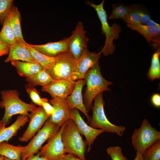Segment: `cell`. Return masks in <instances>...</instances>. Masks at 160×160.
<instances>
[{"label":"cell","mask_w":160,"mask_h":160,"mask_svg":"<svg viewBox=\"0 0 160 160\" xmlns=\"http://www.w3.org/2000/svg\"><path fill=\"white\" fill-rule=\"evenodd\" d=\"M132 9L124 21L126 22L140 23V17L137 12V7L132 6Z\"/></svg>","instance_id":"33"},{"label":"cell","mask_w":160,"mask_h":160,"mask_svg":"<svg viewBox=\"0 0 160 160\" xmlns=\"http://www.w3.org/2000/svg\"><path fill=\"white\" fill-rule=\"evenodd\" d=\"M142 156L144 160H160V139L146 150Z\"/></svg>","instance_id":"29"},{"label":"cell","mask_w":160,"mask_h":160,"mask_svg":"<svg viewBox=\"0 0 160 160\" xmlns=\"http://www.w3.org/2000/svg\"><path fill=\"white\" fill-rule=\"evenodd\" d=\"M94 100L92 108V114L89 122V126L94 128L101 129L104 132L115 133L119 136H122L126 127L114 124L108 119L104 110L105 102L103 92L96 96Z\"/></svg>","instance_id":"5"},{"label":"cell","mask_w":160,"mask_h":160,"mask_svg":"<svg viewBox=\"0 0 160 160\" xmlns=\"http://www.w3.org/2000/svg\"><path fill=\"white\" fill-rule=\"evenodd\" d=\"M10 26L14 36L16 40L23 44L26 42L24 39L22 33L21 26L20 13L17 7L13 4L9 15Z\"/></svg>","instance_id":"20"},{"label":"cell","mask_w":160,"mask_h":160,"mask_svg":"<svg viewBox=\"0 0 160 160\" xmlns=\"http://www.w3.org/2000/svg\"><path fill=\"white\" fill-rule=\"evenodd\" d=\"M102 53L101 51L96 53L89 51L88 49H84L80 57L76 60V68L72 80L76 81L83 79L88 71L99 61Z\"/></svg>","instance_id":"12"},{"label":"cell","mask_w":160,"mask_h":160,"mask_svg":"<svg viewBox=\"0 0 160 160\" xmlns=\"http://www.w3.org/2000/svg\"><path fill=\"white\" fill-rule=\"evenodd\" d=\"M26 89L29 95L32 102L35 104L41 106V98L39 95V93L34 87L25 86Z\"/></svg>","instance_id":"32"},{"label":"cell","mask_w":160,"mask_h":160,"mask_svg":"<svg viewBox=\"0 0 160 160\" xmlns=\"http://www.w3.org/2000/svg\"><path fill=\"white\" fill-rule=\"evenodd\" d=\"M137 12L140 17V23L145 24L149 20L151 19L150 15L141 9L137 8Z\"/></svg>","instance_id":"35"},{"label":"cell","mask_w":160,"mask_h":160,"mask_svg":"<svg viewBox=\"0 0 160 160\" xmlns=\"http://www.w3.org/2000/svg\"><path fill=\"white\" fill-rule=\"evenodd\" d=\"M76 65V60L68 51L56 56L53 65L47 71L54 80L72 79Z\"/></svg>","instance_id":"8"},{"label":"cell","mask_w":160,"mask_h":160,"mask_svg":"<svg viewBox=\"0 0 160 160\" xmlns=\"http://www.w3.org/2000/svg\"><path fill=\"white\" fill-rule=\"evenodd\" d=\"M160 52L159 50L152 55L151 65L147 74L148 78L151 81L160 78Z\"/></svg>","instance_id":"26"},{"label":"cell","mask_w":160,"mask_h":160,"mask_svg":"<svg viewBox=\"0 0 160 160\" xmlns=\"http://www.w3.org/2000/svg\"><path fill=\"white\" fill-rule=\"evenodd\" d=\"M3 156L4 157V160H12L11 159H9L5 156Z\"/></svg>","instance_id":"44"},{"label":"cell","mask_w":160,"mask_h":160,"mask_svg":"<svg viewBox=\"0 0 160 160\" xmlns=\"http://www.w3.org/2000/svg\"><path fill=\"white\" fill-rule=\"evenodd\" d=\"M60 127L48 119L42 128L26 146L21 155V160H25L30 156L34 155L41 148V146L47 140L55 135Z\"/></svg>","instance_id":"7"},{"label":"cell","mask_w":160,"mask_h":160,"mask_svg":"<svg viewBox=\"0 0 160 160\" xmlns=\"http://www.w3.org/2000/svg\"><path fill=\"white\" fill-rule=\"evenodd\" d=\"M50 103L54 108L49 119L60 127L70 119V111L66 99L61 97L52 98Z\"/></svg>","instance_id":"15"},{"label":"cell","mask_w":160,"mask_h":160,"mask_svg":"<svg viewBox=\"0 0 160 160\" xmlns=\"http://www.w3.org/2000/svg\"><path fill=\"white\" fill-rule=\"evenodd\" d=\"M82 22L79 21L71 36L68 38V51L76 60L80 57L83 51L88 49L89 39L86 36L87 31L84 30Z\"/></svg>","instance_id":"10"},{"label":"cell","mask_w":160,"mask_h":160,"mask_svg":"<svg viewBox=\"0 0 160 160\" xmlns=\"http://www.w3.org/2000/svg\"><path fill=\"white\" fill-rule=\"evenodd\" d=\"M7 45H10L2 42V41L0 40V46H7Z\"/></svg>","instance_id":"43"},{"label":"cell","mask_w":160,"mask_h":160,"mask_svg":"<svg viewBox=\"0 0 160 160\" xmlns=\"http://www.w3.org/2000/svg\"><path fill=\"white\" fill-rule=\"evenodd\" d=\"M10 45L0 46V57L4 55L8 54Z\"/></svg>","instance_id":"38"},{"label":"cell","mask_w":160,"mask_h":160,"mask_svg":"<svg viewBox=\"0 0 160 160\" xmlns=\"http://www.w3.org/2000/svg\"><path fill=\"white\" fill-rule=\"evenodd\" d=\"M25 44L16 41L11 45L8 56L4 62L7 63L12 61L21 60L40 65L32 57Z\"/></svg>","instance_id":"18"},{"label":"cell","mask_w":160,"mask_h":160,"mask_svg":"<svg viewBox=\"0 0 160 160\" xmlns=\"http://www.w3.org/2000/svg\"><path fill=\"white\" fill-rule=\"evenodd\" d=\"M83 79L87 84L84 94V104L88 112L92 109L95 97L104 91H110L108 86L113 83L105 79L102 75L99 61L88 71Z\"/></svg>","instance_id":"2"},{"label":"cell","mask_w":160,"mask_h":160,"mask_svg":"<svg viewBox=\"0 0 160 160\" xmlns=\"http://www.w3.org/2000/svg\"><path fill=\"white\" fill-rule=\"evenodd\" d=\"M25 146H15L7 143H0V155L13 160H21V153Z\"/></svg>","instance_id":"24"},{"label":"cell","mask_w":160,"mask_h":160,"mask_svg":"<svg viewBox=\"0 0 160 160\" xmlns=\"http://www.w3.org/2000/svg\"><path fill=\"white\" fill-rule=\"evenodd\" d=\"M25 77L28 83L27 85L33 87L38 85L44 87L55 80L48 71L44 68L35 74L26 76Z\"/></svg>","instance_id":"22"},{"label":"cell","mask_w":160,"mask_h":160,"mask_svg":"<svg viewBox=\"0 0 160 160\" xmlns=\"http://www.w3.org/2000/svg\"><path fill=\"white\" fill-rule=\"evenodd\" d=\"M59 160H82L79 157L75 156L74 155L72 154H65Z\"/></svg>","instance_id":"37"},{"label":"cell","mask_w":160,"mask_h":160,"mask_svg":"<svg viewBox=\"0 0 160 160\" xmlns=\"http://www.w3.org/2000/svg\"><path fill=\"white\" fill-rule=\"evenodd\" d=\"M134 160H144L142 154L138 152H137L135 157Z\"/></svg>","instance_id":"41"},{"label":"cell","mask_w":160,"mask_h":160,"mask_svg":"<svg viewBox=\"0 0 160 160\" xmlns=\"http://www.w3.org/2000/svg\"><path fill=\"white\" fill-rule=\"evenodd\" d=\"M19 94L15 89L1 92L2 100L0 102V107L5 109L4 115L1 120L6 126L9 124L13 115L20 114L28 116L29 112L37 108L32 103L28 104L21 100L19 98Z\"/></svg>","instance_id":"1"},{"label":"cell","mask_w":160,"mask_h":160,"mask_svg":"<svg viewBox=\"0 0 160 160\" xmlns=\"http://www.w3.org/2000/svg\"><path fill=\"white\" fill-rule=\"evenodd\" d=\"M0 160H4V157L3 156H0Z\"/></svg>","instance_id":"45"},{"label":"cell","mask_w":160,"mask_h":160,"mask_svg":"<svg viewBox=\"0 0 160 160\" xmlns=\"http://www.w3.org/2000/svg\"><path fill=\"white\" fill-rule=\"evenodd\" d=\"M151 101L152 105L157 108L160 107V95L157 93L153 94L151 97Z\"/></svg>","instance_id":"36"},{"label":"cell","mask_w":160,"mask_h":160,"mask_svg":"<svg viewBox=\"0 0 160 160\" xmlns=\"http://www.w3.org/2000/svg\"><path fill=\"white\" fill-rule=\"evenodd\" d=\"M67 121L60 127L57 133L48 140L39 152L40 157L48 160H59L66 153L62 140L61 134Z\"/></svg>","instance_id":"9"},{"label":"cell","mask_w":160,"mask_h":160,"mask_svg":"<svg viewBox=\"0 0 160 160\" xmlns=\"http://www.w3.org/2000/svg\"><path fill=\"white\" fill-rule=\"evenodd\" d=\"M106 152L112 160H128L123 154L120 146L109 147L106 149Z\"/></svg>","instance_id":"31"},{"label":"cell","mask_w":160,"mask_h":160,"mask_svg":"<svg viewBox=\"0 0 160 160\" xmlns=\"http://www.w3.org/2000/svg\"><path fill=\"white\" fill-rule=\"evenodd\" d=\"M62 140L66 153L86 160L85 153L87 145L83 139L76 124L71 119L67 121L61 134Z\"/></svg>","instance_id":"3"},{"label":"cell","mask_w":160,"mask_h":160,"mask_svg":"<svg viewBox=\"0 0 160 160\" xmlns=\"http://www.w3.org/2000/svg\"><path fill=\"white\" fill-rule=\"evenodd\" d=\"M29 121L28 116L23 115L18 116L15 121L9 127H4L0 131V143L3 141L8 142L15 136L18 130L24 126Z\"/></svg>","instance_id":"19"},{"label":"cell","mask_w":160,"mask_h":160,"mask_svg":"<svg viewBox=\"0 0 160 160\" xmlns=\"http://www.w3.org/2000/svg\"><path fill=\"white\" fill-rule=\"evenodd\" d=\"M0 32V40L11 45L15 43L16 40L13 34L8 16L6 18Z\"/></svg>","instance_id":"27"},{"label":"cell","mask_w":160,"mask_h":160,"mask_svg":"<svg viewBox=\"0 0 160 160\" xmlns=\"http://www.w3.org/2000/svg\"><path fill=\"white\" fill-rule=\"evenodd\" d=\"M86 82L84 79L76 81L75 87L71 93L66 99L69 109H76L80 111L86 117L88 122L91 117L88 114L83 100L82 91Z\"/></svg>","instance_id":"16"},{"label":"cell","mask_w":160,"mask_h":160,"mask_svg":"<svg viewBox=\"0 0 160 160\" xmlns=\"http://www.w3.org/2000/svg\"><path fill=\"white\" fill-rule=\"evenodd\" d=\"M41 105L47 114L50 117L53 113L54 108L47 98H41Z\"/></svg>","instance_id":"34"},{"label":"cell","mask_w":160,"mask_h":160,"mask_svg":"<svg viewBox=\"0 0 160 160\" xmlns=\"http://www.w3.org/2000/svg\"><path fill=\"white\" fill-rule=\"evenodd\" d=\"M25 45L33 58L43 68L48 70L52 66L55 61V57H50L43 54L36 50L26 42Z\"/></svg>","instance_id":"25"},{"label":"cell","mask_w":160,"mask_h":160,"mask_svg":"<svg viewBox=\"0 0 160 160\" xmlns=\"http://www.w3.org/2000/svg\"><path fill=\"white\" fill-rule=\"evenodd\" d=\"M132 144L135 149L142 154L156 141L160 139V132L144 119L140 127L135 129L131 136Z\"/></svg>","instance_id":"6"},{"label":"cell","mask_w":160,"mask_h":160,"mask_svg":"<svg viewBox=\"0 0 160 160\" xmlns=\"http://www.w3.org/2000/svg\"><path fill=\"white\" fill-rule=\"evenodd\" d=\"M145 25L153 27H160V25L159 24L155 22L151 19L149 20L145 24Z\"/></svg>","instance_id":"40"},{"label":"cell","mask_w":160,"mask_h":160,"mask_svg":"<svg viewBox=\"0 0 160 160\" xmlns=\"http://www.w3.org/2000/svg\"><path fill=\"white\" fill-rule=\"evenodd\" d=\"M104 1L103 0L99 4L88 1L86 3L95 10L100 21L102 33L105 35L106 38L104 45L101 51L104 56H107L112 55L115 51L116 47L113 41L119 37L121 28L116 23H113L111 26L108 24L106 12L103 7Z\"/></svg>","instance_id":"4"},{"label":"cell","mask_w":160,"mask_h":160,"mask_svg":"<svg viewBox=\"0 0 160 160\" xmlns=\"http://www.w3.org/2000/svg\"><path fill=\"white\" fill-rule=\"evenodd\" d=\"M6 126L0 120V131L3 127H5Z\"/></svg>","instance_id":"42"},{"label":"cell","mask_w":160,"mask_h":160,"mask_svg":"<svg viewBox=\"0 0 160 160\" xmlns=\"http://www.w3.org/2000/svg\"><path fill=\"white\" fill-rule=\"evenodd\" d=\"M29 44L39 52L51 57H55L60 53L68 51V38L59 41L49 42L44 44Z\"/></svg>","instance_id":"17"},{"label":"cell","mask_w":160,"mask_h":160,"mask_svg":"<svg viewBox=\"0 0 160 160\" xmlns=\"http://www.w3.org/2000/svg\"><path fill=\"white\" fill-rule=\"evenodd\" d=\"M30 112L28 116L30 120L28 126L22 136L19 138L21 142H26L32 139L49 117L41 106Z\"/></svg>","instance_id":"11"},{"label":"cell","mask_w":160,"mask_h":160,"mask_svg":"<svg viewBox=\"0 0 160 160\" xmlns=\"http://www.w3.org/2000/svg\"><path fill=\"white\" fill-rule=\"evenodd\" d=\"M112 10L109 19H121L124 20L132 9V6H126L123 4L112 5Z\"/></svg>","instance_id":"28"},{"label":"cell","mask_w":160,"mask_h":160,"mask_svg":"<svg viewBox=\"0 0 160 160\" xmlns=\"http://www.w3.org/2000/svg\"><path fill=\"white\" fill-rule=\"evenodd\" d=\"M70 119L73 120L76 124L81 135H84L88 145L87 152H89L91 146L98 136L104 132L101 129L94 128L88 125L81 116L79 110L73 109L70 111Z\"/></svg>","instance_id":"13"},{"label":"cell","mask_w":160,"mask_h":160,"mask_svg":"<svg viewBox=\"0 0 160 160\" xmlns=\"http://www.w3.org/2000/svg\"><path fill=\"white\" fill-rule=\"evenodd\" d=\"M25 160H48L44 158L40 157L39 156V153L37 155H32L28 158Z\"/></svg>","instance_id":"39"},{"label":"cell","mask_w":160,"mask_h":160,"mask_svg":"<svg viewBox=\"0 0 160 160\" xmlns=\"http://www.w3.org/2000/svg\"><path fill=\"white\" fill-rule=\"evenodd\" d=\"M12 65L15 67L18 74L25 77L35 74L43 69L40 65L19 60L11 61Z\"/></svg>","instance_id":"23"},{"label":"cell","mask_w":160,"mask_h":160,"mask_svg":"<svg viewBox=\"0 0 160 160\" xmlns=\"http://www.w3.org/2000/svg\"><path fill=\"white\" fill-rule=\"evenodd\" d=\"M126 23L128 27L141 34L149 44L159 36L160 27H150L141 23Z\"/></svg>","instance_id":"21"},{"label":"cell","mask_w":160,"mask_h":160,"mask_svg":"<svg viewBox=\"0 0 160 160\" xmlns=\"http://www.w3.org/2000/svg\"><path fill=\"white\" fill-rule=\"evenodd\" d=\"M76 81L71 79L55 80L48 85L42 87L41 90L49 94L52 98L61 97L66 99L73 92Z\"/></svg>","instance_id":"14"},{"label":"cell","mask_w":160,"mask_h":160,"mask_svg":"<svg viewBox=\"0 0 160 160\" xmlns=\"http://www.w3.org/2000/svg\"><path fill=\"white\" fill-rule=\"evenodd\" d=\"M13 0H0V23L2 25L10 12Z\"/></svg>","instance_id":"30"}]
</instances>
